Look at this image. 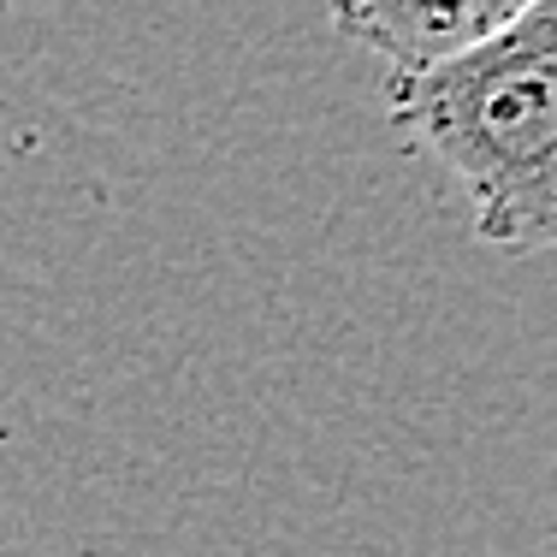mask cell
<instances>
[{"mask_svg":"<svg viewBox=\"0 0 557 557\" xmlns=\"http://www.w3.org/2000/svg\"><path fill=\"white\" fill-rule=\"evenodd\" d=\"M534 0H326L333 30L392 65V77L428 72L486 36L510 30Z\"/></svg>","mask_w":557,"mask_h":557,"instance_id":"7a4b0ae2","label":"cell"},{"mask_svg":"<svg viewBox=\"0 0 557 557\" xmlns=\"http://www.w3.org/2000/svg\"><path fill=\"white\" fill-rule=\"evenodd\" d=\"M386 101L397 137L462 190L481 244H557V0L428 72L386 77Z\"/></svg>","mask_w":557,"mask_h":557,"instance_id":"6da1fadb","label":"cell"}]
</instances>
